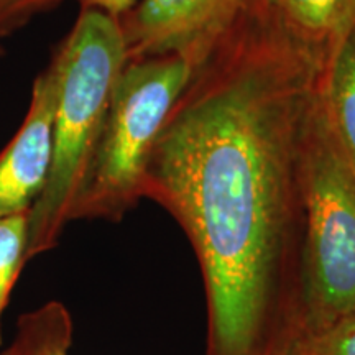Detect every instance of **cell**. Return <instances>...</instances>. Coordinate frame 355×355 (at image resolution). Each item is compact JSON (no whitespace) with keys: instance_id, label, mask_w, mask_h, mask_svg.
Masks as SVG:
<instances>
[{"instance_id":"8fae6325","label":"cell","mask_w":355,"mask_h":355,"mask_svg":"<svg viewBox=\"0 0 355 355\" xmlns=\"http://www.w3.org/2000/svg\"><path fill=\"white\" fill-rule=\"evenodd\" d=\"M288 352L298 355H355V311L298 340Z\"/></svg>"},{"instance_id":"7c38bea8","label":"cell","mask_w":355,"mask_h":355,"mask_svg":"<svg viewBox=\"0 0 355 355\" xmlns=\"http://www.w3.org/2000/svg\"><path fill=\"white\" fill-rule=\"evenodd\" d=\"M61 0H0V38L10 37Z\"/></svg>"},{"instance_id":"277c9868","label":"cell","mask_w":355,"mask_h":355,"mask_svg":"<svg viewBox=\"0 0 355 355\" xmlns=\"http://www.w3.org/2000/svg\"><path fill=\"white\" fill-rule=\"evenodd\" d=\"M303 168L306 245L298 340L355 311V173L327 127L319 92L306 130Z\"/></svg>"},{"instance_id":"6da1fadb","label":"cell","mask_w":355,"mask_h":355,"mask_svg":"<svg viewBox=\"0 0 355 355\" xmlns=\"http://www.w3.org/2000/svg\"><path fill=\"white\" fill-rule=\"evenodd\" d=\"M322 68L259 0L178 97L144 198L176 219L201 268L207 355H285L300 337L304 140Z\"/></svg>"},{"instance_id":"3957f363","label":"cell","mask_w":355,"mask_h":355,"mask_svg":"<svg viewBox=\"0 0 355 355\" xmlns=\"http://www.w3.org/2000/svg\"><path fill=\"white\" fill-rule=\"evenodd\" d=\"M196 66L178 55L127 61L115 84L73 220L119 222L144 199L146 163Z\"/></svg>"},{"instance_id":"30bf717a","label":"cell","mask_w":355,"mask_h":355,"mask_svg":"<svg viewBox=\"0 0 355 355\" xmlns=\"http://www.w3.org/2000/svg\"><path fill=\"white\" fill-rule=\"evenodd\" d=\"M30 212H19L0 217V343H2V318L8 304L17 278L28 261Z\"/></svg>"},{"instance_id":"7a4b0ae2","label":"cell","mask_w":355,"mask_h":355,"mask_svg":"<svg viewBox=\"0 0 355 355\" xmlns=\"http://www.w3.org/2000/svg\"><path fill=\"white\" fill-rule=\"evenodd\" d=\"M51 63L58 79L53 162L46 186L30 212L28 261L55 248L73 220L115 84L127 64L117 19L83 8Z\"/></svg>"},{"instance_id":"9c48e42d","label":"cell","mask_w":355,"mask_h":355,"mask_svg":"<svg viewBox=\"0 0 355 355\" xmlns=\"http://www.w3.org/2000/svg\"><path fill=\"white\" fill-rule=\"evenodd\" d=\"M73 343V319L58 301L20 318L13 343L2 355H69Z\"/></svg>"},{"instance_id":"9a60e30c","label":"cell","mask_w":355,"mask_h":355,"mask_svg":"<svg viewBox=\"0 0 355 355\" xmlns=\"http://www.w3.org/2000/svg\"><path fill=\"white\" fill-rule=\"evenodd\" d=\"M285 355H298V354H295V352H286Z\"/></svg>"},{"instance_id":"ba28073f","label":"cell","mask_w":355,"mask_h":355,"mask_svg":"<svg viewBox=\"0 0 355 355\" xmlns=\"http://www.w3.org/2000/svg\"><path fill=\"white\" fill-rule=\"evenodd\" d=\"M319 104L336 145L355 173V28L322 71Z\"/></svg>"},{"instance_id":"52a82bcc","label":"cell","mask_w":355,"mask_h":355,"mask_svg":"<svg viewBox=\"0 0 355 355\" xmlns=\"http://www.w3.org/2000/svg\"><path fill=\"white\" fill-rule=\"evenodd\" d=\"M279 28L324 69L355 28V0H259Z\"/></svg>"},{"instance_id":"5b68a950","label":"cell","mask_w":355,"mask_h":355,"mask_svg":"<svg viewBox=\"0 0 355 355\" xmlns=\"http://www.w3.org/2000/svg\"><path fill=\"white\" fill-rule=\"evenodd\" d=\"M250 0H137L117 19L127 61L178 55L206 60Z\"/></svg>"},{"instance_id":"5bb4252c","label":"cell","mask_w":355,"mask_h":355,"mask_svg":"<svg viewBox=\"0 0 355 355\" xmlns=\"http://www.w3.org/2000/svg\"><path fill=\"white\" fill-rule=\"evenodd\" d=\"M2 55H3V48L0 46V56H2Z\"/></svg>"},{"instance_id":"2e32d148","label":"cell","mask_w":355,"mask_h":355,"mask_svg":"<svg viewBox=\"0 0 355 355\" xmlns=\"http://www.w3.org/2000/svg\"><path fill=\"white\" fill-rule=\"evenodd\" d=\"M0 355H2V354H0Z\"/></svg>"},{"instance_id":"4fadbf2b","label":"cell","mask_w":355,"mask_h":355,"mask_svg":"<svg viewBox=\"0 0 355 355\" xmlns=\"http://www.w3.org/2000/svg\"><path fill=\"white\" fill-rule=\"evenodd\" d=\"M78 2L81 3V10L83 8H92V10L109 13V15L119 19L135 6L137 0H78Z\"/></svg>"},{"instance_id":"8992f818","label":"cell","mask_w":355,"mask_h":355,"mask_svg":"<svg viewBox=\"0 0 355 355\" xmlns=\"http://www.w3.org/2000/svg\"><path fill=\"white\" fill-rule=\"evenodd\" d=\"M56 87V69L50 63L35 79L19 132L0 153V217L32 211L46 186L53 162Z\"/></svg>"}]
</instances>
